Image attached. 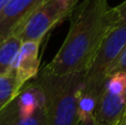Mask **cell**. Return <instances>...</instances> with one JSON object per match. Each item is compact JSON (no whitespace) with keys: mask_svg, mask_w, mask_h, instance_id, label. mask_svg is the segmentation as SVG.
<instances>
[{"mask_svg":"<svg viewBox=\"0 0 126 125\" xmlns=\"http://www.w3.org/2000/svg\"><path fill=\"white\" fill-rule=\"evenodd\" d=\"M109 0H80L70 15V29L61 48L43 71L51 74L85 72L113 28Z\"/></svg>","mask_w":126,"mask_h":125,"instance_id":"obj_1","label":"cell"},{"mask_svg":"<svg viewBox=\"0 0 126 125\" xmlns=\"http://www.w3.org/2000/svg\"><path fill=\"white\" fill-rule=\"evenodd\" d=\"M126 46V23L113 27L84 72L79 96V122L93 117L109 80V72Z\"/></svg>","mask_w":126,"mask_h":125,"instance_id":"obj_2","label":"cell"},{"mask_svg":"<svg viewBox=\"0 0 126 125\" xmlns=\"http://www.w3.org/2000/svg\"><path fill=\"white\" fill-rule=\"evenodd\" d=\"M84 72L51 74L42 70L35 78L44 95L47 125H78L79 96Z\"/></svg>","mask_w":126,"mask_h":125,"instance_id":"obj_3","label":"cell"},{"mask_svg":"<svg viewBox=\"0 0 126 125\" xmlns=\"http://www.w3.org/2000/svg\"><path fill=\"white\" fill-rule=\"evenodd\" d=\"M74 8L60 0H46L11 35L21 42L42 41L53 27L70 17Z\"/></svg>","mask_w":126,"mask_h":125,"instance_id":"obj_4","label":"cell"},{"mask_svg":"<svg viewBox=\"0 0 126 125\" xmlns=\"http://www.w3.org/2000/svg\"><path fill=\"white\" fill-rule=\"evenodd\" d=\"M126 108V73L111 75L95 110L96 125H114Z\"/></svg>","mask_w":126,"mask_h":125,"instance_id":"obj_5","label":"cell"},{"mask_svg":"<svg viewBox=\"0 0 126 125\" xmlns=\"http://www.w3.org/2000/svg\"><path fill=\"white\" fill-rule=\"evenodd\" d=\"M46 0H9L0 12V42L10 37Z\"/></svg>","mask_w":126,"mask_h":125,"instance_id":"obj_6","label":"cell"},{"mask_svg":"<svg viewBox=\"0 0 126 125\" xmlns=\"http://www.w3.org/2000/svg\"><path fill=\"white\" fill-rule=\"evenodd\" d=\"M42 41L22 42L20 50L13 62L11 72L15 74L18 83L23 88L28 82L34 80L39 74L40 46Z\"/></svg>","mask_w":126,"mask_h":125,"instance_id":"obj_7","label":"cell"},{"mask_svg":"<svg viewBox=\"0 0 126 125\" xmlns=\"http://www.w3.org/2000/svg\"><path fill=\"white\" fill-rule=\"evenodd\" d=\"M0 125H47L46 104L33 113L20 106L17 96L0 111Z\"/></svg>","mask_w":126,"mask_h":125,"instance_id":"obj_8","label":"cell"},{"mask_svg":"<svg viewBox=\"0 0 126 125\" xmlns=\"http://www.w3.org/2000/svg\"><path fill=\"white\" fill-rule=\"evenodd\" d=\"M21 44L22 42L16 35H10L0 42V75L11 72Z\"/></svg>","mask_w":126,"mask_h":125,"instance_id":"obj_9","label":"cell"},{"mask_svg":"<svg viewBox=\"0 0 126 125\" xmlns=\"http://www.w3.org/2000/svg\"><path fill=\"white\" fill-rule=\"evenodd\" d=\"M22 90L12 72L0 75V111L4 109Z\"/></svg>","mask_w":126,"mask_h":125,"instance_id":"obj_10","label":"cell"},{"mask_svg":"<svg viewBox=\"0 0 126 125\" xmlns=\"http://www.w3.org/2000/svg\"><path fill=\"white\" fill-rule=\"evenodd\" d=\"M111 18H112L113 27L121 26V24L126 23V0L121 2L117 6L112 7Z\"/></svg>","mask_w":126,"mask_h":125,"instance_id":"obj_11","label":"cell"},{"mask_svg":"<svg viewBox=\"0 0 126 125\" xmlns=\"http://www.w3.org/2000/svg\"><path fill=\"white\" fill-rule=\"evenodd\" d=\"M121 72L126 73V46L123 48L122 52L120 53L118 58L115 60V62L113 63L112 68L110 69L109 78L111 77V75H114V74H116V73H121Z\"/></svg>","mask_w":126,"mask_h":125,"instance_id":"obj_12","label":"cell"},{"mask_svg":"<svg viewBox=\"0 0 126 125\" xmlns=\"http://www.w3.org/2000/svg\"><path fill=\"white\" fill-rule=\"evenodd\" d=\"M78 125H96V123H95V120H94V116H93L87 120H84V121L79 122Z\"/></svg>","mask_w":126,"mask_h":125,"instance_id":"obj_13","label":"cell"},{"mask_svg":"<svg viewBox=\"0 0 126 125\" xmlns=\"http://www.w3.org/2000/svg\"><path fill=\"white\" fill-rule=\"evenodd\" d=\"M8 1H9V0H0V12H1L2 9L4 8V6L8 3Z\"/></svg>","mask_w":126,"mask_h":125,"instance_id":"obj_14","label":"cell"}]
</instances>
